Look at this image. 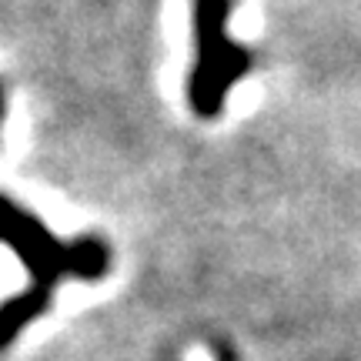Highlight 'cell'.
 <instances>
[{"mask_svg":"<svg viewBox=\"0 0 361 361\" xmlns=\"http://www.w3.org/2000/svg\"><path fill=\"white\" fill-rule=\"evenodd\" d=\"M0 245L11 247L30 274L24 291L0 305V351L51 308L54 288L61 281H97L111 268V247L101 238H78L67 245L27 207L13 204L7 194H0Z\"/></svg>","mask_w":361,"mask_h":361,"instance_id":"obj_1","label":"cell"},{"mask_svg":"<svg viewBox=\"0 0 361 361\" xmlns=\"http://www.w3.org/2000/svg\"><path fill=\"white\" fill-rule=\"evenodd\" d=\"M234 0H191L194 27V67L188 78V101L197 117L221 114L228 94L251 71V51L228 34Z\"/></svg>","mask_w":361,"mask_h":361,"instance_id":"obj_2","label":"cell"},{"mask_svg":"<svg viewBox=\"0 0 361 361\" xmlns=\"http://www.w3.org/2000/svg\"><path fill=\"white\" fill-rule=\"evenodd\" d=\"M0 121H4V90H0Z\"/></svg>","mask_w":361,"mask_h":361,"instance_id":"obj_3","label":"cell"}]
</instances>
